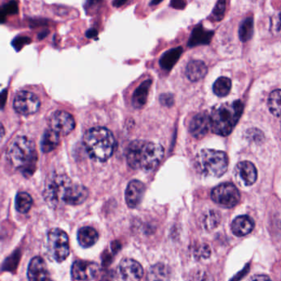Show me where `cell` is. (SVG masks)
<instances>
[{"instance_id": "6da1fadb", "label": "cell", "mask_w": 281, "mask_h": 281, "mask_svg": "<svg viewBox=\"0 0 281 281\" xmlns=\"http://www.w3.org/2000/svg\"><path fill=\"white\" fill-rule=\"evenodd\" d=\"M164 156V147L155 142L136 140L127 149L128 165L132 169L150 172L159 165Z\"/></svg>"}, {"instance_id": "7a4b0ae2", "label": "cell", "mask_w": 281, "mask_h": 281, "mask_svg": "<svg viewBox=\"0 0 281 281\" xmlns=\"http://www.w3.org/2000/svg\"><path fill=\"white\" fill-rule=\"evenodd\" d=\"M83 144L91 158L106 161L112 156L115 142L111 131L103 127H96L86 132Z\"/></svg>"}, {"instance_id": "3957f363", "label": "cell", "mask_w": 281, "mask_h": 281, "mask_svg": "<svg viewBox=\"0 0 281 281\" xmlns=\"http://www.w3.org/2000/svg\"><path fill=\"white\" fill-rule=\"evenodd\" d=\"M243 108L242 101L237 100L214 109L210 116L213 133L224 137L229 135L242 116Z\"/></svg>"}, {"instance_id": "277c9868", "label": "cell", "mask_w": 281, "mask_h": 281, "mask_svg": "<svg viewBox=\"0 0 281 281\" xmlns=\"http://www.w3.org/2000/svg\"><path fill=\"white\" fill-rule=\"evenodd\" d=\"M7 157L15 169L23 173L33 172L37 160L35 142L27 137H16L9 146Z\"/></svg>"}, {"instance_id": "5b68a950", "label": "cell", "mask_w": 281, "mask_h": 281, "mask_svg": "<svg viewBox=\"0 0 281 281\" xmlns=\"http://www.w3.org/2000/svg\"><path fill=\"white\" fill-rule=\"evenodd\" d=\"M196 169L205 176L219 178L228 169V158L224 151L204 149L200 151L196 160Z\"/></svg>"}, {"instance_id": "8992f818", "label": "cell", "mask_w": 281, "mask_h": 281, "mask_svg": "<svg viewBox=\"0 0 281 281\" xmlns=\"http://www.w3.org/2000/svg\"><path fill=\"white\" fill-rule=\"evenodd\" d=\"M47 247L51 256L58 262H62L69 254V237L65 231L53 229L49 231Z\"/></svg>"}, {"instance_id": "52a82bcc", "label": "cell", "mask_w": 281, "mask_h": 281, "mask_svg": "<svg viewBox=\"0 0 281 281\" xmlns=\"http://www.w3.org/2000/svg\"><path fill=\"white\" fill-rule=\"evenodd\" d=\"M211 198L219 206L232 208L239 202L240 193L233 183H224L213 189Z\"/></svg>"}, {"instance_id": "ba28073f", "label": "cell", "mask_w": 281, "mask_h": 281, "mask_svg": "<svg viewBox=\"0 0 281 281\" xmlns=\"http://www.w3.org/2000/svg\"><path fill=\"white\" fill-rule=\"evenodd\" d=\"M70 179L65 175L54 177L46 187L44 196L47 202L56 206L60 199H63L65 191L71 185Z\"/></svg>"}, {"instance_id": "9c48e42d", "label": "cell", "mask_w": 281, "mask_h": 281, "mask_svg": "<svg viewBox=\"0 0 281 281\" xmlns=\"http://www.w3.org/2000/svg\"><path fill=\"white\" fill-rule=\"evenodd\" d=\"M41 102L35 94L27 91L18 92L14 101V108L22 115H34L39 110Z\"/></svg>"}, {"instance_id": "30bf717a", "label": "cell", "mask_w": 281, "mask_h": 281, "mask_svg": "<svg viewBox=\"0 0 281 281\" xmlns=\"http://www.w3.org/2000/svg\"><path fill=\"white\" fill-rule=\"evenodd\" d=\"M50 128L59 135H68L75 128L74 117L69 113L59 110L53 113L49 119Z\"/></svg>"}, {"instance_id": "8fae6325", "label": "cell", "mask_w": 281, "mask_h": 281, "mask_svg": "<svg viewBox=\"0 0 281 281\" xmlns=\"http://www.w3.org/2000/svg\"><path fill=\"white\" fill-rule=\"evenodd\" d=\"M99 271L97 263L89 260H76L72 266V276L74 279L89 281L95 279Z\"/></svg>"}, {"instance_id": "7c38bea8", "label": "cell", "mask_w": 281, "mask_h": 281, "mask_svg": "<svg viewBox=\"0 0 281 281\" xmlns=\"http://www.w3.org/2000/svg\"><path fill=\"white\" fill-rule=\"evenodd\" d=\"M121 281H140L144 275L142 265L133 259H123L119 265Z\"/></svg>"}, {"instance_id": "4fadbf2b", "label": "cell", "mask_w": 281, "mask_h": 281, "mask_svg": "<svg viewBox=\"0 0 281 281\" xmlns=\"http://www.w3.org/2000/svg\"><path fill=\"white\" fill-rule=\"evenodd\" d=\"M28 277L29 281H52L45 260L36 256L31 260L28 265Z\"/></svg>"}, {"instance_id": "5bb4252c", "label": "cell", "mask_w": 281, "mask_h": 281, "mask_svg": "<svg viewBox=\"0 0 281 281\" xmlns=\"http://www.w3.org/2000/svg\"><path fill=\"white\" fill-rule=\"evenodd\" d=\"M146 191V186L138 180L129 182L125 190V201L129 208H135L141 203Z\"/></svg>"}, {"instance_id": "9a60e30c", "label": "cell", "mask_w": 281, "mask_h": 281, "mask_svg": "<svg viewBox=\"0 0 281 281\" xmlns=\"http://www.w3.org/2000/svg\"><path fill=\"white\" fill-rule=\"evenodd\" d=\"M88 194V190L84 186L71 184L65 191L62 200L69 205L78 206L87 200Z\"/></svg>"}, {"instance_id": "2e32d148", "label": "cell", "mask_w": 281, "mask_h": 281, "mask_svg": "<svg viewBox=\"0 0 281 281\" xmlns=\"http://www.w3.org/2000/svg\"><path fill=\"white\" fill-rule=\"evenodd\" d=\"M210 128V116H208L205 114H198L191 119L189 130L191 135L200 139L207 134Z\"/></svg>"}, {"instance_id": "e0dca14e", "label": "cell", "mask_w": 281, "mask_h": 281, "mask_svg": "<svg viewBox=\"0 0 281 281\" xmlns=\"http://www.w3.org/2000/svg\"><path fill=\"white\" fill-rule=\"evenodd\" d=\"M237 177L246 186H251L256 183L257 179V170L256 167L250 161H242L237 164L235 169Z\"/></svg>"}, {"instance_id": "ac0fdd59", "label": "cell", "mask_w": 281, "mask_h": 281, "mask_svg": "<svg viewBox=\"0 0 281 281\" xmlns=\"http://www.w3.org/2000/svg\"><path fill=\"white\" fill-rule=\"evenodd\" d=\"M254 228V221L247 215H240L234 219L231 229L233 234L237 237H243L251 233Z\"/></svg>"}, {"instance_id": "d6986e66", "label": "cell", "mask_w": 281, "mask_h": 281, "mask_svg": "<svg viewBox=\"0 0 281 281\" xmlns=\"http://www.w3.org/2000/svg\"><path fill=\"white\" fill-rule=\"evenodd\" d=\"M207 66L201 60H192L187 64L186 75L191 82H197L202 79L207 73Z\"/></svg>"}, {"instance_id": "ffe728a7", "label": "cell", "mask_w": 281, "mask_h": 281, "mask_svg": "<svg viewBox=\"0 0 281 281\" xmlns=\"http://www.w3.org/2000/svg\"><path fill=\"white\" fill-rule=\"evenodd\" d=\"M213 36H214V32L205 30L200 26L195 28L191 33L188 45L190 47L200 46V45H208L212 39Z\"/></svg>"}, {"instance_id": "44dd1931", "label": "cell", "mask_w": 281, "mask_h": 281, "mask_svg": "<svg viewBox=\"0 0 281 281\" xmlns=\"http://www.w3.org/2000/svg\"><path fill=\"white\" fill-rule=\"evenodd\" d=\"M98 233L92 227H83L78 232V241L83 247H90L98 240Z\"/></svg>"}, {"instance_id": "7402d4cb", "label": "cell", "mask_w": 281, "mask_h": 281, "mask_svg": "<svg viewBox=\"0 0 281 281\" xmlns=\"http://www.w3.org/2000/svg\"><path fill=\"white\" fill-rule=\"evenodd\" d=\"M170 278V270L163 263H158L150 268L147 273L148 281H168Z\"/></svg>"}, {"instance_id": "603a6c76", "label": "cell", "mask_w": 281, "mask_h": 281, "mask_svg": "<svg viewBox=\"0 0 281 281\" xmlns=\"http://www.w3.org/2000/svg\"><path fill=\"white\" fill-rule=\"evenodd\" d=\"M151 81H145L139 87L135 90L133 98H132V104L134 107L137 109H140L146 105L147 101L149 92H150V86H151Z\"/></svg>"}, {"instance_id": "cb8c5ba5", "label": "cell", "mask_w": 281, "mask_h": 281, "mask_svg": "<svg viewBox=\"0 0 281 281\" xmlns=\"http://www.w3.org/2000/svg\"><path fill=\"white\" fill-rule=\"evenodd\" d=\"M60 143V135L52 129H47L43 134L41 147L45 153H48L53 151Z\"/></svg>"}, {"instance_id": "d4e9b609", "label": "cell", "mask_w": 281, "mask_h": 281, "mask_svg": "<svg viewBox=\"0 0 281 281\" xmlns=\"http://www.w3.org/2000/svg\"><path fill=\"white\" fill-rule=\"evenodd\" d=\"M182 51L183 50L182 47L172 49L170 51H167L160 59V65L162 68L166 70H170L175 65L176 63L178 62L182 55Z\"/></svg>"}, {"instance_id": "484cf974", "label": "cell", "mask_w": 281, "mask_h": 281, "mask_svg": "<svg viewBox=\"0 0 281 281\" xmlns=\"http://www.w3.org/2000/svg\"><path fill=\"white\" fill-rule=\"evenodd\" d=\"M33 198L27 192H19L15 199V207L19 213H28L33 206Z\"/></svg>"}, {"instance_id": "4316f807", "label": "cell", "mask_w": 281, "mask_h": 281, "mask_svg": "<svg viewBox=\"0 0 281 281\" xmlns=\"http://www.w3.org/2000/svg\"><path fill=\"white\" fill-rule=\"evenodd\" d=\"M268 107L272 115L281 119V90H274L270 93Z\"/></svg>"}, {"instance_id": "83f0119b", "label": "cell", "mask_w": 281, "mask_h": 281, "mask_svg": "<svg viewBox=\"0 0 281 281\" xmlns=\"http://www.w3.org/2000/svg\"><path fill=\"white\" fill-rule=\"evenodd\" d=\"M232 82L230 79L225 77L218 78L213 86V91L216 96L224 97L230 92Z\"/></svg>"}, {"instance_id": "f1b7e54d", "label": "cell", "mask_w": 281, "mask_h": 281, "mask_svg": "<svg viewBox=\"0 0 281 281\" xmlns=\"http://www.w3.org/2000/svg\"><path fill=\"white\" fill-rule=\"evenodd\" d=\"M254 23L251 18L245 19L240 25L239 38L242 42H247L251 39L253 36Z\"/></svg>"}, {"instance_id": "f546056e", "label": "cell", "mask_w": 281, "mask_h": 281, "mask_svg": "<svg viewBox=\"0 0 281 281\" xmlns=\"http://www.w3.org/2000/svg\"><path fill=\"white\" fill-rule=\"evenodd\" d=\"M19 11V8L18 5L15 1H10L8 4H5L2 7L1 10V19H2V23L5 21V17L8 15H12V14H16Z\"/></svg>"}, {"instance_id": "4dcf8cb0", "label": "cell", "mask_w": 281, "mask_h": 281, "mask_svg": "<svg viewBox=\"0 0 281 281\" xmlns=\"http://www.w3.org/2000/svg\"><path fill=\"white\" fill-rule=\"evenodd\" d=\"M225 0H219L212 12V19L214 21H220L224 18L226 9Z\"/></svg>"}, {"instance_id": "1f68e13d", "label": "cell", "mask_w": 281, "mask_h": 281, "mask_svg": "<svg viewBox=\"0 0 281 281\" xmlns=\"http://www.w3.org/2000/svg\"><path fill=\"white\" fill-rule=\"evenodd\" d=\"M271 32L274 35H281V13L273 17L271 19Z\"/></svg>"}, {"instance_id": "d6a6232c", "label": "cell", "mask_w": 281, "mask_h": 281, "mask_svg": "<svg viewBox=\"0 0 281 281\" xmlns=\"http://www.w3.org/2000/svg\"><path fill=\"white\" fill-rule=\"evenodd\" d=\"M30 38L26 37H19L15 38V39L12 42V45L14 46V48L16 49L17 51H19L23 48V46L31 43Z\"/></svg>"}, {"instance_id": "836d02e7", "label": "cell", "mask_w": 281, "mask_h": 281, "mask_svg": "<svg viewBox=\"0 0 281 281\" xmlns=\"http://www.w3.org/2000/svg\"><path fill=\"white\" fill-rule=\"evenodd\" d=\"M210 255V249L207 245H201L196 250V256L199 258H207Z\"/></svg>"}, {"instance_id": "e575fe53", "label": "cell", "mask_w": 281, "mask_h": 281, "mask_svg": "<svg viewBox=\"0 0 281 281\" xmlns=\"http://www.w3.org/2000/svg\"><path fill=\"white\" fill-rule=\"evenodd\" d=\"M171 5L172 7L175 8L177 10H182L186 6V0H172Z\"/></svg>"}, {"instance_id": "d590c367", "label": "cell", "mask_w": 281, "mask_h": 281, "mask_svg": "<svg viewBox=\"0 0 281 281\" xmlns=\"http://www.w3.org/2000/svg\"><path fill=\"white\" fill-rule=\"evenodd\" d=\"M251 281H271L270 278L267 275H264V274H258L256 276L253 277Z\"/></svg>"}, {"instance_id": "8d00e7d4", "label": "cell", "mask_w": 281, "mask_h": 281, "mask_svg": "<svg viewBox=\"0 0 281 281\" xmlns=\"http://www.w3.org/2000/svg\"><path fill=\"white\" fill-rule=\"evenodd\" d=\"M97 34H98V32L96 29H89L88 32H86V37H88V38H94V37H97Z\"/></svg>"}, {"instance_id": "74e56055", "label": "cell", "mask_w": 281, "mask_h": 281, "mask_svg": "<svg viewBox=\"0 0 281 281\" xmlns=\"http://www.w3.org/2000/svg\"><path fill=\"white\" fill-rule=\"evenodd\" d=\"M126 2L127 0H115V1L113 2V5H114L115 7H120V6H122V5Z\"/></svg>"}, {"instance_id": "f35d334b", "label": "cell", "mask_w": 281, "mask_h": 281, "mask_svg": "<svg viewBox=\"0 0 281 281\" xmlns=\"http://www.w3.org/2000/svg\"><path fill=\"white\" fill-rule=\"evenodd\" d=\"M48 34V31H44V32H42L40 33L39 36H38V38H39V40L44 39L45 37H46Z\"/></svg>"}, {"instance_id": "ab89813d", "label": "cell", "mask_w": 281, "mask_h": 281, "mask_svg": "<svg viewBox=\"0 0 281 281\" xmlns=\"http://www.w3.org/2000/svg\"><path fill=\"white\" fill-rule=\"evenodd\" d=\"M101 281H113V279L111 275H106V274H105V276L101 279Z\"/></svg>"}, {"instance_id": "60d3db41", "label": "cell", "mask_w": 281, "mask_h": 281, "mask_svg": "<svg viewBox=\"0 0 281 281\" xmlns=\"http://www.w3.org/2000/svg\"><path fill=\"white\" fill-rule=\"evenodd\" d=\"M163 0H152V2L150 5H159V3H161Z\"/></svg>"}, {"instance_id": "b9f144b4", "label": "cell", "mask_w": 281, "mask_h": 281, "mask_svg": "<svg viewBox=\"0 0 281 281\" xmlns=\"http://www.w3.org/2000/svg\"><path fill=\"white\" fill-rule=\"evenodd\" d=\"M101 0H89L91 5H96V4H98V3L101 2Z\"/></svg>"}]
</instances>
